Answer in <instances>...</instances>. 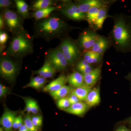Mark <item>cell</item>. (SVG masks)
<instances>
[{
  "label": "cell",
  "mask_w": 131,
  "mask_h": 131,
  "mask_svg": "<svg viewBox=\"0 0 131 131\" xmlns=\"http://www.w3.org/2000/svg\"><path fill=\"white\" fill-rule=\"evenodd\" d=\"M113 19L114 25L111 34L113 45L118 51H131V17L120 14Z\"/></svg>",
  "instance_id": "1"
},
{
  "label": "cell",
  "mask_w": 131,
  "mask_h": 131,
  "mask_svg": "<svg viewBox=\"0 0 131 131\" xmlns=\"http://www.w3.org/2000/svg\"><path fill=\"white\" fill-rule=\"evenodd\" d=\"M70 28L59 17L49 16L37 22L35 27V35L36 37L49 41L62 37Z\"/></svg>",
  "instance_id": "2"
},
{
  "label": "cell",
  "mask_w": 131,
  "mask_h": 131,
  "mask_svg": "<svg viewBox=\"0 0 131 131\" xmlns=\"http://www.w3.org/2000/svg\"><path fill=\"white\" fill-rule=\"evenodd\" d=\"M32 38L25 30L15 35L6 51V55L15 58L24 57L33 52Z\"/></svg>",
  "instance_id": "3"
},
{
  "label": "cell",
  "mask_w": 131,
  "mask_h": 131,
  "mask_svg": "<svg viewBox=\"0 0 131 131\" xmlns=\"http://www.w3.org/2000/svg\"><path fill=\"white\" fill-rule=\"evenodd\" d=\"M3 18L7 30L14 35L24 30L23 20L24 19L18 13L8 9L3 12Z\"/></svg>",
  "instance_id": "4"
},
{
  "label": "cell",
  "mask_w": 131,
  "mask_h": 131,
  "mask_svg": "<svg viewBox=\"0 0 131 131\" xmlns=\"http://www.w3.org/2000/svg\"><path fill=\"white\" fill-rule=\"evenodd\" d=\"M59 49L68 61L69 65H73L80 57V47L78 42L74 40L66 38L62 40Z\"/></svg>",
  "instance_id": "5"
},
{
  "label": "cell",
  "mask_w": 131,
  "mask_h": 131,
  "mask_svg": "<svg viewBox=\"0 0 131 131\" xmlns=\"http://www.w3.org/2000/svg\"><path fill=\"white\" fill-rule=\"evenodd\" d=\"M19 70L18 63L9 57H3L1 59L0 73L2 77L5 80L10 82L14 81Z\"/></svg>",
  "instance_id": "6"
},
{
  "label": "cell",
  "mask_w": 131,
  "mask_h": 131,
  "mask_svg": "<svg viewBox=\"0 0 131 131\" xmlns=\"http://www.w3.org/2000/svg\"><path fill=\"white\" fill-rule=\"evenodd\" d=\"M59 9L63 15L71 19L82 20L86 19V14L82 13L75 2L63 1Z\"/></svg>",
  "instance_id": "7"
},
{
  "label": "cell",
  "mask_w": 131,
  "mask_h": 131,
  "mask_svg": "<svg viewBox=\"0 0 131 131\" xmlns=\"http://www.w3.org/2000/svg\"><path fill=\"white\" fill-rule=\"evenodd\" d=\"M47 57V60L56 70H65L69 65L67 59L59 48L50 51Z\"/></svg>",
  "instance_id": "8"
},
{
  "label": "cell",
  "mask_w": 131,
  "mask_h": 131,
  "mask_svg": "<svg viewBox=\"0 0 131 131\" xmlns=\"http://www.w3.org/2000/svg\"><path fill=\"white\" fill-rule=\"evenodd\" d=\"M98 36L94 31H84L80 35L78 42L80 48L84 50L91 49Z\"/></svg>",
  "instance_id": "9"
},
{
  "label": "cell",
  "mask_w": 131,
  "mask_h": 131,
  "mask_svg": "<svg viewBox=\"0 0 131 131\" xmlns=\"http://www.w3.org/2000/svg\"><path fill=\"white\" fill-rule=\"evenodd\" d=\"M110 2L101 0H85L75 2L82 13H86L90 9L93 7H103L108 6Z\"/></svg>",
  "instance_id": "10"
},
{
  "label": "cell",
  "mask_w": 131,
  "mask_h": 131,
  "mask_svg": "<svg viewBox=\"0 0 131 131\" xmlns=\"http://www.w3.org/2000/svg\"><path fill=\"white\" fill-rule=\"evenodd\" d=\"M16 112L9 109H6L1 119V124L6 131H10L16 118Z\"/></svg>",
  "instance_id": "11"
},
{
  "label": "cell",
  "mask_w": 131,
  "mask_h": 131,
  "mask_svg": "<svg viewBox=\"0 0 131 131\" xmlns=\"http://www.w3.org/2000/svg\"><path fill=\"white\" fill-rule=\"evenodd\" d=\"M110 40L103 36L99 35L91 51L102 55L109 47Z\"/></svg>",
  "instance_id": "12"
},
{
  "label": "cell",
  "mask_w": 131,
  "mask_h": 131,
  "mask_svg": "<svg viewBox=\"0 0 131 131\" xmlns=\"http://www.w3.org/2000/svg\"><path fill=\"white\" fill-rule=\"evenodd\" d=\"M67 82V77L64 74L60 75L57 79L50 83L43 89L45 92L57 91L63 87Z\"/></svg>",
  "instance_id": "13"
},
{
  "label": "cell",
  "mask_w": 131,
  "mask_h": 131,
  "mask_svg": "<svg viewBox=\"0 0 131 131\" xmlns=\"http://www.w3.org/2000/svg\"><path fill=\"white\" fill-rule=\"evenodd\" d=\"M101 70V68L94 69L91 72L83 75L84 84L88 86L92 87L96 84L100 77Z\"/></svg>",
  "instance_id": "14"
},
{
  "label": "cell",
  "mask_w": 131,
  "mask_h": 131,
  "mask_svg": "<svg viewBox=\"0 0 131 131\" xmlns=\"http://www.w3.org/2000/svg\"><path fill=\"white\" fill-rule=\"evenodd\" d=\"M67 82L71 86L75 88L86 86L84 84L83 75L77 71H74L68 76Z\"/></svg>",
  "instance_id": "15"
},
{
  "label": "cell",
  "mask_w": 131,
  "mask_h": 131,
  "mask_svg": "<svg viewBox=\"0 0 131 131\" xmlns=\"http://www.w3.org/2000/svg\"><path fill=\"white\" fill-rule=\"evenodd\" d=\"M85 101L89 107L94 106L98 105L101 101L99 88L96 87L91 89Z\"/></svg>",
  "instance_id": "16"
},
{
  "label": "cell",
  "mask_w": 131,
  "mask_h": 131,
  "mask_svg": "<svg viewBox=\"0 0 131 131\" xmlns=\"http://www.w3.org/2000/svg\"><path fill=\"white\" fill-rule=\"evenodd\" d=\"M88 106L86 103L80 102L71 105L70 106L64 110L69 113L77 115H81L86 112Z\"/></svg>",
  "instance_id": "17"
},
{
  "label": "cell",
  "mask_w": 131,
  "mask_h": 131,
  "mask_svg": "<svg viewBox=\"0 0 131 131\" xmlns=\"http://www.w3.org/2000/svg\"><path fill=\"white\" fill-rule=\"evenodd\" d=\"M74 89V88L71 86L65 85L58 90L49 93L54 100H58L61 98L66 97L67 95L71 93Z\"/></svg>",
  "instance_id": "18"
},
{
  "label": "cell",
  "mask_w": 131,
  "mask_h": 131,
  "mask_svg": "<svg viewBox=\"0 0 131 131\" xmlns=\"http://www.w3.org/2000/svg\"><path fill=\"white\" fill-rule=\"evenodd\" d=\"M59 8L60 6H51L45 9L35 11L33 13L32 16L36 21H38L42 19L48 18L52 12Z\"/></svg>",
  "instance_id": "19"
},
{
  "label": "cell",
  "mask_w": 131,
  "mask_h": 131,
  "mask_svg": "<svg viewBox=\"0 0 131 131\" xmlns=\"http://www.w3.org/2000/svg\"><path fill=\"white\" fill-rule=\"evenodd\" d=\"M108 6L101 8L100 9L93 26L96 30L102 28L103 23L107 18Z\"/></svg>",
  "instance_id": "20"
},
{
  "label": "cell",
  "mask_w": 131,
  "mask_h": 131,
  "mask_svg": "<svg viewBox=\"0 0 131 131\" xmlns=\"http://www.w3.org/2000/svg\"><path fill=\"white\" fill-rule=\"evenodd\" d=\"M102 55L91 51L85 52L83 55V59L90 64L98 63L101 61Z\"/></svg>",
  "instance_id": "21"
},
{
  "label": "cell",
  "mask_w": 131,
  "mask_h": 131,
  "mask_svg": "<svg viewBox=\"0 0 131 131\" xmlns=\"http://www.w3.org/2000/svg\"><path fill=\"white\" fill-rule=\"evenodd\" d=\"M47 82L46 79L43 77L39 76L32 78L31 79L30 82L25 86L24 88L30 87L35 89H39L43 87Z\"/></svg>",
  "instance_id": "22"
},
{
  "label": "cell",
  "mask_w": 131,
  "mask_h": 131,
  "mask_svg": "<svg viewBox=\"0 0 131 131\" xmlns=\"http://www.w3.org/2000/svg\"><path fill=\"white\" fill-rule=\"evenodd\" d=\"M14 2L19 14L23 16L24 19L28 18L29 16V13L28 6L27 3L23 0H15Z\"/></svg>",
  "instance_id": "23"
},
{
  "label": "cell",
  "mask_w": 131,
  "mask_h": 131,
  "mask_svg": "<svg viewBox=\"0 0 131 131\" xmlns=\"http://www.w3.org/2000/svg\"><path fill=\"white\" fill-rule=\"evenodd\" d=\"M55 2L51 0H38L34 2L31 6V9L35 11L40 10L52 6Z\"/></svg>",
  "instance_id": "24"
},
{
  "label": "cell",
  "mask_w": 131,
  "mask_h": 131,
  "mask_svg": "<svg viewBox=\"0 0 131 131\" xmlns=\"http://www.w3.org/2000/svg\"><path fill=\"white\" fill-rule=\"evenodd\" d=\"M76 68L83 75L89 73L94 69L91 64L89 63L84 59L78 61L76 66Z\"/></svg>",
  "instance_id": "25"
},
{
  "label": "cell",
  "mask_w": 131,
  "mask_h": 131,
  "mask_svg": "<svg viewBox=\"0 0 131 131\" xmlns=\"http://www.w3.org/2000/svg\"><path fill=\"white\" fill-rule=\"evenodd\" d=\"M92 89V87L86 86L75 89L72 93L78 97L80 101H85L89 93Z\"/></svg>",
  "instance_id": "26"
},
{
  "label": "cell",
  "mask_w": 131,
  "mask_h": 131,
  "mask_svg": "<svg viewBox=\"0 0 131 131\" xmlns=\"http://www.w3.org/2000/svg\"><path fill=\"white\" fill-rule=\"evenodd\" d=\"M102 7H95L89 9L86 14V19L90 25H93L100 9Z\"/></svg>",
  "instance_id": "27"
},
{
  "label": "cell",
  "mask_w": 131,
  "mask_h": 131,
  "mask_svg": "<svg viewBox=\"0 0 131 131\" xmlns=\"http://www.w3.org/2000/svg\"><path fill=\"white\" fill-rule=\"evenodd\" d=\"M45 62L46 63V67L43 77L46 79L51 78L55 75L56 70L48 60H46Z\"/></svg>",
  "instance_id": "28"
},
{
  "label": "cell",
  "mask_w": 131,
  "mask_h": 131,
  "mask_svg": "<svg viewBox=\"0 0 131 131\" xmlns=\"http://www.w3.org/2000/svg\"><path fill=\"white\" fill-rule=\"evenodd\" d=\"M71 104L68 97L61 98L57 100V105L62 110H65L71 106Z\"/></svg>",
  "instance_id": "29"
},
{
  "label": "cell",
  "mask_w": 131,
  "mask_h": 131,
  "mask_svg": "<svg viewBox=\"0 0 131 131\" xmlns=\"http://www.w3.org/2000/svg\"><path fill=\"white\" fill-rule=\"evenodd\" d=\"M24 123L29 131H38L37 127L33 124L31 117L28 115L25 117Z\"/></svg>",
  "instance_id": "30"
},
{
  "label": "cell",
  "mask_w": 131,
  "mask_h": 131,
  "mask_svg": "<svg viewBox=\"0 0 131 131\" xmlns=\"http://www.w3.org/2000/svg\"><path fill=\"white\" fill-rule=\"evenodd\" d=\"M8 39V35L6 32L4 31L1 30L0 32V44H1V51L2 50L3 46L6 42Z\"/></svg>",
  "instance_id": "31"
},
{
  "label": "cell",
  "mask_w": 131,
  "mask_h": 131,
  "mask_svg": "<svg viewBox=\"0 0 131 131\" xmlns=\"http://www.w3.org/2000/svg\"><path fill=\"white\" fill-rule=\"evenodd\" d=\"M33 124L35 126L38 127H40L42 124V117L40 115L33 116L31 118Z\"/></svg>",
  "instance_id": "32"
},
{
  "label": "cell",
  "mask_w": 131,
  "mask_h": 131,
  "mask_svg": "<svg viewBox=\"0 0 131 131\" xmlns=\"http://www.w3.org/2000/svg\"><path fill=\"white\" fill-rule=\"evenodd\" d=\"M23 120L21 115L16 117L14 120L13 128L15 129L19 128L23 125Z\"/></svg>",
  "instance_id": "33"
},
{
  "label": "cell",
  "mask_w": 131,
  "mask_h": 131,
  "mask_svg": "<svg viewBox=\"0 0 131 131\" xmlns=\"http://www.w3.org/2000/svg\"><path fill=\"white\" fill-rule=\"evenodd\" d=\"M24 99L26 103V111L28 113L31 112L32 99L29 98H24Z\"/></svg>",
  "instance_id": "34"
},
{
  "label": "cell",
  "mask_w": 131,
  "mask_h": 131,
  "mask_svg": "<svg viewBox=\"0 0 131 131\" xmlns=\"http://www.w3.org/2000/svg\"><path fill=\"white\" fill-rule=\"evenodd\" d=\"M68 98L71 105L80 102V99L76 95H75L74 94L72 93L69 95V96H68Z\"/></svg>",
  "instance_id": "35"
},
{
  "label": "cell",
  "mask_w": 131,
  "mask_h": 131,
  "mask_svg": "<svg viewBox=\"0 0 131 131\" xmlns=\"http://www.w3.org/2000/svg\"><path fill=\"white\" fill-rule=\"evenodd\" d=\"M13 6V3L11 1L9 0H1L0 1V7L2 8H6L11 7Z\"/></svg>",
  "instance_id": "36"
},
{
  "label": "cell",
  "mask_w": 131,
  "mask_h": 131,
  "mask_svg": "<svg viewBox=\"0 0 131 131\" xmlns=\"http://www.w3.org/2000/svg\"><path fill=\"white\" fill-rule=\"evenodd\" d=\"M8 92V89L7 87L4 86L3 84H0V97L2 98L4 97Z\"/></svg>",
  "instance_id": "37"
},
{
  "label": "cell",
  "mask_w": 131,
  "mask_h": 131,
  "mask_svg": "<svg viewBox=\"0 0 131 131\" xmlns=\"http://www.w3.org/2000/svg\"><path fill=\"white\" fill-rule=\"evenodd\" d=\"M46 63L45 62L44 64L42 66V68L38 70L34 71L33 73H34L35 74H36L39 75V76L43 77L45 71L46 69Z\"/></svg>",
  "instance_id": "38"
},
{
  "label": "cell",
  "mask_w": 131,
  "mask_h": 131,
  "mask_svg": "<svg viewBox=\"0 0 131 131\" xmlns=\"http://www.w3.org/2000/svg\"><path fill=\"white\" fill-rule=\"evenodd\" d=\"M32 105L31 112L34 114H36L38 112L39 110V108L38 103L36 101L32 99Z\"/></svg>",
  "instance_id": "39"
},
{
  "label": "cell",
  "mask_w": 131,
  "mask_h": 131,
  "mask_svg": "<svg viewBox=\"0 0 131 131\" xmlns=\"http://www.w3.org/2000/svg\"><path fill=\"white\" fill-rule=\"evenodd\" d=\"M115 131H131V129L128 128L125 126L122 125L117 128Z\"/></svg>",
  "instance_id": "40"
},
{
  "label": "cell",
  "mask_w": 131,
  "mask_h": 131,
  "mask_svg": "<svg viewBox=\"0 0 131 131\" xmlns=\"http://www.w3.org/2000/svg\"><path fill=\"white\" fill-rule=\"evenodd\" d=\"M5 26V21L3 18L2 16L1 15L0 16V28L1 30H2Z\"/></svg>",
  "instance_id": "41"
},
{
  "label": "cell",
  "mask_w": 131,
  "mask_h": 131,
  "mask_svg": "<svg viewBox=\"0 0 131 131\" xmlns=\"http://www.w3.org/2000/svg\"><path fill=\"white\" fill-rule=\"evenodd\" d=\"M19 131H29V130L25 124H23L22 126L19 128Z\"/></svg>",
  "instance_id": "42"
},
{
  "label": "cell",
  "mask_w": 131,
  "mask_h": 131,
  "mask_svg": "<svg viewBox=\"0 0 131 131\" xmlns=\"http://www.w3.org/2000/svg\"><path fill=\"white\" fill-rule=\"evenodd\" d=\"M124 122L128 124L131 127V116L128 117L124 121Z\"/></svg>",
  "instance_id": "43"
},
{
  "label": "cell",
  "mask_w": 131,
  "mask_h": 131,
  "mask_svg": "<svg viewBox=\"0 0 131 131\" xmlns=\"http://www.w3.org/2000/svg\"><path fill=\"white\" fill-rule=\"evenodd\" d=\"M125 78L127 80L129 81L130 82V89L131 90V73H129L125 77Z\"/></svg>",
  "instance_id": "44"
},
{
  "label": "cell",
  "mask_w": 131,
  "mask_h": 131,
  "mask_svg": "<svg viewBox=\"0 0 131 131\" xmlns=\"http://www.w3.org/2000/svg\"><path fill=\"white\" fill-rule=\"evenodd\" d=\"M0 131H3V129H2V127H1L0 128Z\"/></svg>",
  "instance_id": "45"
}]
</instances>
